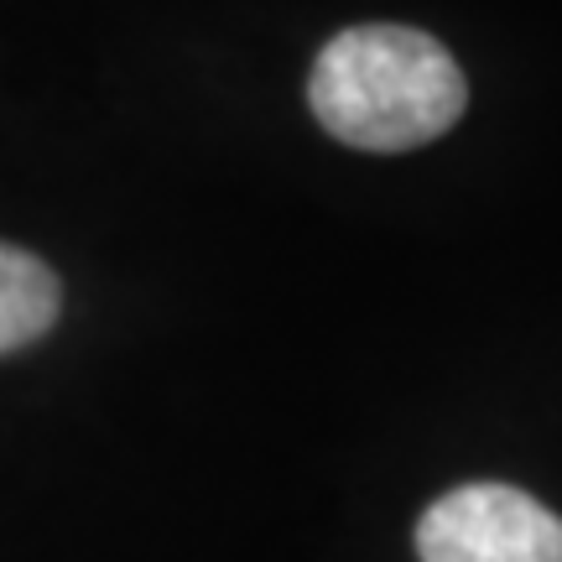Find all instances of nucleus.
<instances>
[{"instance_id": "nucleus-1", "label": "nucleus", "mask_w": 562, "mask_h": 562, "mask_svg": "<svg viewBox=\"0 0 562 562\" xmlns=\"http://www.w3.org/2000/svg\"><path fill=\"white\" fill-rule=\"evenodd\" d=\"M307 104L328 136L360 151H412L438 140L469 104L453 53L412 26H349L307 79Z\"/></svg>"}, {"instance_id": "nucleus-2", "label": "nucleus", "mask_w": 562, "mask_h": 562, "mask_svg": "<svg viewBox=\"0 0 562 562\" xmlns=\"http://www.w3.org/2000/svg\"><path fill=\"white\" fill-rule=\"evenodd\" d=\"M422 562H562V516L510 484H463L417 521Z\"/></svg>"}, {"instance_id": "nucleus-3", "label": "nucleus", "mask_w": 562, "mask_h": 562, "mask_svg": "<svg viewBox=\"0 0 562 562\" xmlns=\"http://www.w3.org/2000/svg\"><path fill=\"white\" fill-rule=\"evenodd\" d=\"M63 307V286L53 266L26 256L16 245H0V355L37 344Z\"/></svg>"}]
</instances>
